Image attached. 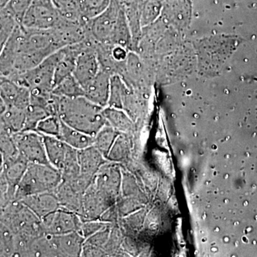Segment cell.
I'll list each match as a JSON object with an SVG mask.
<instances>
[{
	"label": "cell",
	"mask_w": 257,
	"mask_h": 257,
	"mask_svg": "<svg viewBox=\"0 0 257 257\" xmlns=\"http://www.w3.org/2000/svg\"><path fill=\"white\" fill-rule=\"evenodd\" d=\"M84 47V40L79 43L69 45L62 49V55L55 70L53 88L62 80L72 75L75 68L76 62Z\"/></svg>",
	"instance_id": "2e32d148"
},
{
	"label": "cell",
	"mask_w": 257,
	"mask_h": 257,
	"mask_svg": "<svg viewBox=\"0 0 257 257\" xmlns=\"http://www.w3.org/2000/svg\"><path fill=\"white\" fill-rule=\"evenodd\" d=\"M108 226H109V223L104 222L100 219L82 220L79 232L86 239Z\"/></svg>",
	"instance_id": "836d02e7"
},
{
	"label": "cell",
	"mask_w": 257,
	"mask_h": 257,
	"mask_svg": "<svg viewBox=\"0 0 257 257\" xmlns=\"http://www.w3.org/2000/svg\"><path fill=\"white\" fill-rule=\"evenodd\" d=\"M33 0H10L5 9L20 25Z\"/></svg>",
	"instance_id": "d6a6232c"
},
{
	"label": "cell",
	"mask_w": 257,
	"mask_h": 257,
	"mask_svg": "<svg viewBox=\"0 0 257 257\" xmlns=\"http://www.w3.org/2000/svg\"><path fill=\"white\" fill-rule=\"evenodd\" d=\"M6 107L7 106L5 105L4 101H3L2 98L0 97V115L3 114V112H4L5 109H6Z\"/></svg>",
	"instance_id": "d590c367"
},
{
	"label": "cell",
	"mask_w": 257,
	"mask_h": 257,
	"mask_svg": "<svg viewBox=\"0 0 257 257\" xmlns=\"http://www.w3.org/2000/svg\"><path fill=\"white\" fill-rule=\"evenodd\" d=\"M52 93L59 96L74 98L84 96V89L72 74L55 86Z\"/></svg>",
	"instance_id": "484cf974"
},
{
	"label": "cell",
	"mask_w": 257,
	"mask_h": 257,
	"mask_svg": "<svg viewBox=\"0 0 257 257\" xmlns=\"http://www.w3.org/2000/svg\"><path fill=\"white\" fill-rule=\"evenodd\" d=\"M0 157H2L1 155H0Z\"/></svg>",
	"instance_id": "f35d334b"
},
{
	"label": "cell",
	"mask_w": 257,
	"mask_h": 257,
	"mask_svg": "<svg viewBox=\"0 0 257 257\" xmlns=\"http://www.w3.org/2000/svg\"><path fill=\"white\" fill-rule=\"evenodd\" d=\"M116 138L117 134L114 128L106 124L94 135L93 146L96 147L106 159Z\"/></svg>",
	"instance_id": "cb8c5ba5"
},
{
	"label": "cell",
	"mask_w": 257,
	"mask_h": 257,
	"mask_svg": "<svg viewBox=\"0 0 257 257\" xmlns=\"http://www.w3.org/2000/svg\"><path fill=\"white\" fill-rule=\"evenodd\" d=\"M30 91L28 88L19 85L8 77H1L0 97L6 106H13L26 110L30 105Z\"/></svg>",
	"instance_id": "4fadbf2b"
},
{
	"label": "cell",
	"mask_w": 257,
	"mask_h": 257,
	"mask_svg": "<svg viewBox=\"0 0 257 257\" xmlns=\"http://www.w3.org/2000/svg\"><path fill=\"white\" fill-rule=\"evenodd\" d=\"M60 128L61 120L59 116L51 115L38 123L35 131L41 135L58 138Z\"/></svg>",
	"instance_id": "1f68e13d"
},
{
	"label": "cell",
	"mask_w": 257,
	"mask_h": 257,
	"mask_svg": "<svg viewBox=\"0 0 257 257\" xmlns=\"http://www.w3.org/2000/svg\"><path fill=\"white\" fill-rule=\"evenodd\" d=\"M78 155L80 169L79 177L89 186L94 180L98 171L106 163V159L93 145L79 150Z\"/></svg>",
	"instance_id": "5bb4252c"
},
{
	"label": "cell",
	"mask_w": 257,
	"mask_h": 257,
	"mask_svg": "<svg viewBox=\"0 0 257 257\" xmlns=\"http://www.w3.org/2000/svg\"><path fill=\"white\" fill-rule=\"evenodd\" d=\"M111 75L99 69L96 77L84 89V96L96 105L106 107L109 101Z\"/></svg>",
	"instance_id": "9a60e30c"
},
{
	"label": "cell",
	"mask_w": 257,
	"mask_h": 257,
	"mask_svg": "<svg viewBox=\"0 0 257 257\" xmlns=\"http://www.w3.org/2000/svg\"><path fill=\"white\" fill-rule=\"evenodd\" d=\"M0 155L3 161L18 156L19 152L13 140V134L7 127L0 116Z\"/></svg>",
	"instance_id": "d4e9b609"
},
{
	"label": "cell",
	"mask_w": 257,
	"mask_h": 257,
	"mask_svg": "<svg viewBox=\"0 0 257 257\" xmlns=\"http://www.w3.org/2000/svg\"><path fill=\"white\" fill-rule=\"evenodd\" d=\"M100 69L94 41L84 40V47L76 62L73 76L84 88L87 85Z\"/></svg>",
	"instance_id": "30bf717a"
},
{
	"label": "cell",
	"mask_w": 257,
	"mask_h": 257,
	"mask_svg": "<svg viewBox=\"0 0 257 257\" xmlns=\"http://www.w3.org/2000/svg\"><path fill=\"white\" fill-rule=\"evenodd\" d=\"M52 2L63 18L67 20L84 22L80 15L82 0H52Z\"/></svg>",
	"instance_id": "83f0119b"
},
{
	"label": "cell",
	"mask_w": 257,
	"mask_h": 257,
	"mask_svg": "<svg viewBox=\"0 0 257 257\" xmlns=\"http://www.w3.org/2000/svg\"><path fill=\"white\" fill-rule=\"evenodd\" d=\"M42 135L49 163L60 172L72 147L58 138Z\"/></svg>",
	"instance_id": "ffe728a7"
},
{
	"label": "cell",
	"mask_w": 257,
	"mask_h": 257,
	"mask_svg": "<svg viewBox=\"0 0 257 257\" xmlns=\"http://www.w3.org/2000/svg\"><path fill=\"white\" fill-rule=\"evenodd\" d=\"M92 184L96 189L114 204L119 193L120 176L119 171L107 162L99 169Z\"/></svg>",
	"instance_id": "7c38bea8"
},
{
	"label": "cell",
	"mask_w": 257,
	"mask_h": 257,
	"mask_svg": "<svg viewBox=\"0 0 257 257\" xmlns=\"http://www.w3.org/2000/svg\"><path fill=\"white\" fill-rule=\"evenodd\" d=\"M50 237L57 256H82L85 239L79 234V231L57 236H50Z\"/></svg>",
	"instance_id": "e0dca14e"
},
{
	"label": "cell",
	"mask_w": 257,
	"mask_h": 257,
	"mask_svg": "<svg viewBox=\"0 0 257 257\" xmlns=\"http://www.w3.org/2000/svg\"><path fill=\"white\" fill-rule=\"evenodd\" d=\"M58 138L69 146L77 150L92 146L94 142V137L71 127L62 121Z\"/></svg>",
	"instance_id": "7402d4cb"
},
{
	"label": "cell",
	"mask_w": 257,
	"mask_h": 257,
	"mask_svg": "<svg viewBox=\"0 0 257 257\" xmlns=\"http://www.w3.org/2000/svg\"><path fill=\"white\" fill-rule=\"evenodd\" d=\"M0 221L18 236L35 239L46 234L41 219L20 200L13 201L8 204L0 216Z\"/></svg>",
	"instance_id": "277c9868"
},
{
	"label": "cell",
	"mask_w": 257,
	"mask_h": 257,
	"mask_svg": "<svg viewBox=\"0 0 257 257\" xmlns=\"http://www.w3.org/2000/svg\"><path fill=\"white\" fill-rule=\"evenodd\" d=\"M62 19L52 0H33L20 25L33 30H49L57 26Z\"/></svg>",
	"instance_id": "8992f818"
},
{
	"label": "cell",
	"mask_w": 257,
	"mask_h": 257,
	"mask_svg": "<svg viewBox=\"0 0 257 257\" xmlns=\"http://www.w3.org/2000/svg\"><path fill=\"white\" fill-rule=\"evenodd\" d=\"M52 98L56 115L71 127L94 137L106 124L104 108L85 96L67 98L52 94Z\"/></svg>",
	"instance_id": "7a4b0ae2"
},
{
	"label": "cell",
	"mask_w": 257,
	"mask_h": 257,
	"mask_svg": "<svg viewBox=\"0 0 257 257\" xmlns=\"http://www.w3.org/2000/svg\"><path fill=\"white\" fill-rule=\"evenodd\" d=\"M0 116L13 135L23 131L26 121V110L13 106H7L3 114Z\"/></svg>",
	"instance_id": "603a6c76"
},
{
	"label": "cell",
	"mask_w": 257,
	"mask_h": 257,
	"mask_svg": "<svg viewBox=\"0 0 257 257\" xmlns=\"http://www.w3.org/2000/svg\"><path fill=\"white\" fill-rule=\"evenodd\" d=\"M0 87H1V77H0Z\"/></svg>",
	"instance_id": "74e56055"
},
{
	"label": "cell",
	"mask_w": 257,
	"mask_h": 257,
	"mask_svg": "<svg viewBox=\"0 0 257 257\" xmlns=\"http://www.w3.org/2000/svg\"><path fill=\"white\" fill-rule=\"evenodd\" d=\"M18 24L5 8L0 9V54L4 50Z\"/></svg>",
	"instance_id": "f1b7e54d"
},
{
	"label": "cell",
	"mask_w": 257,
	"mask_h": 257,
	"mask_svg": "<svg viewBox=\"0 0 257 257\" xmlns=\"http://www.w3.org/2000/svg\"><path fill=\"white\" fill-rule=\"evenodd\" d=\"M111 0H82L80 4L81 18L87 22L100 14L107 8Z\"/></svg>",
	"instance_id": "f546056e"
},
{
	"label": "cell",
	"mask_w": 257,
	"mask_h": 257,
	"mask_svg": "<svg viewBox=\"0 0 257 257\" xmlns=\"http://www.w3.org/2000/svg\"><path fill=\"white\" fill-rule=\"evenodd\" d=\"M62 182V174L53 166L30 163L18 184L15 200L34 194L53 192Z\"/></svg>",
	"instance_id": "3957f363"
},
{
	"label": "cell",
	"mask_w": 257,
	"mask_h": 257,
	"mask_svg": "<svg viewBox=\"0 0 257 257\" xmlns=\"http://www.w3.org/2000/svg\"><path fill=\"white\" fill-rule=\"evenodd\" d=\"M112 205L113 203L99 192L92 182L83 195L80 217L82 220L99 219L103 213Z\"/></svg>",
	"instance_id": "8fae6325"
},
{
	"label": "cell",
	"mask_w": 257,
	"mask_h": 257,
	"mask_svg": "<svg viewBox=\"0 0 257 257\" xmlns=\"http://www.w3.org/2000/svg\"><path fill=\"white\" fill-rule=\"evenodd\" d=\"M40 219L60 209L57 196L54 192H45L28 196L20 199Z\"/></svg>",
	"instance_id": "ac0fdd59"
},
{
	"label": "cell",
	"mask_w": 257,
	"mask_h": 257,
	"mask_svg": "<svg viewBox=\"0 0 257 257\" xmlns=\"http://www.w3.org/2000/svg\"><path fill=\"white\" fill-rule=\"evenodd\" d=\"M13 35L16 52L14 74L11 78L34 68L52 54L64 48L52 28L33 30L18 24Z\"/></svg>",
	"instance_id": "6da1fadb"
},
{
	"label": "cell",
	"mask_w": 257,
	"mask_h": 257,
	"mask_svg": "<svg viewBox=\"0 0 257 257\" xmlns=\"http://www.w3.org/2000/svg\"><path fill=\"white\" fill-rule=\"evenodd\" d=\"M103 116L106 122L114 130L128 131L132 127L131 121L127 116L119 111L118 108L106 106L103 109Z\"/></svg>",
	"instance_id": "4316f807"
},
{
	"label": "cell",
	"mask_w": 257,
	"mask_h": 257,
	"mask_svg": "<svg viewBox=\"0 0 257 257\" xmlns=\"http://www.w3.org/2000/svg\"><path fill=\"white\" fill-rule=\"evenodd\" d=\"M14 200L10 195L7 181L0 182V216L4 212L5 208L8 207V204Z\"/></svg>",
	"instance_id": "e575fe53"
},
{
	"label": "cell",
	"mask_w": 257,
	"mask_h": 257,
	"mask_svg": "<svg viewBox=\"0 0 257 257\" xmlns=\"http://www.w3.org/2000/svg\"><path fill=\"white\" fill-rule=\"evenodd\" d=\"M119 11L116 1L111 0L110 3L104 11L87 22L86 39L109 45L115 25L117 22Z\"/></svg>",
	"instance_id": "52a82bcc"
},
{
	"label": "cell",
	"mask_w": 257,
	"mask_h": 257,
	"mask_svg": "<svg viewBox=\"0 0 257 257\" xmlns=\"http://www.w3.org/2000/svg\"><path fill=\"white\" fill-rule=\"evenodd\" d=\"M13 138L19 154L29 164L50 165L41 134L37 131H22L13 134Z\"/></svg>",
	"instance_id": "ba28073f"
},
{
	"label": "cell",
	"mask_w": 257,
	"mask_h": 257,
	"mask_svg": "<svg viewBox=\"0 0 257 257\" xmlns=\"http://www.w3.org/2000/svg\"><path fill=\"white\" fill-rule=\"evenodd\" d=\"M14 234L0 221V257L14 256Z\"/></svg>",
	"instance_id": "4dcf8cb0"
},
{
	"label": "cell",
	"mask_w": 257,
	"mask_h": 257,
	"mask_svg": "<svg viewBox=\"0 0 257 257\" xmlns=\"http://www.w3.org/2000/svg\"><path fill=\"white\" fill-rule=\"evenodd\" d=\"M10 0H0V9H3L6 7V5L8 4Z\"/></svg>",
	"instance_id": "8d00e7d4"
},
{
	"label": "cell",
	"mask_w": 257,
	"mask_h": 257,
	"mask_svg": "<svg viewBox=\"0 0 257 257\" xmlns=\"http://www.w3.org/2000/svg\"><path fill=\"white\" fill-rule=\"evenodd\" d=\"M53 192L57 196L61 208L72 211L81 216L84 192L72 184L62 181Z\"/></svg>",
	"instance_id": "d6986e66"
},
{
	"label": "cell",
	"mask_w": 257,
	"mask_h": 257,
	"mask_svg": "<svg viewBox=\"0 0 257 257\" xmlns=\"http://www.w3.org/2000/svg\"><path fill=\"white\" fill-rule=\"evenodd\" d=\"M45 234L57 236L79 231L82 219L77 214L67 209H57L41 219Z\"/></svg>",
	"instance_id": "9c48e42d"
},
{
	"label": "cell",
	"mask_w": 257,
	"mask_h": 257,
	"mask_svg": "<svg viewBox=\"0 0 257 257\" xmlns=\"http://www.w3.org/2000/svg\"><path fill=\"white\" fill-rule=\"evenodd\" d=\"M5 166V176L8 182L10 195L15 200V193L23 175L28 168L29 163L19 154L18 156L10 160L3 161Z\"/></svg>",
	"instance_id": "44dd1931"
},
{
	"label": "cell",
	"mask_w": 257,
	"mask_h": 257,
	"mask_svg": "<svg viewBox=\"0 0 257 257\" xmlns=\"http://www.w3.org/2000/svg\"><path fill=\"white\" fill-rule=\"evenodd\" d=\"M61 55L62 49L52 54L34 68L10 79L19 85L28 88L31 94L50 96L53 89L56 65Z\"/></svg>",
	"instance_id": "5b68a950"
}]
</instances>
